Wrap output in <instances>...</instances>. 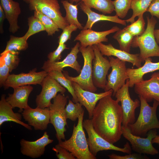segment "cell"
Here are the masks:
<instances>
[{
  "label": "cell",
  "mask_w": 159,
  "mask_h": 159,
  "mask_svg": "<svg viewBox=\"0 0 159 159\" xmlns=\"http://www.w3.org/2000/svg\"><path fill=\"white\" fill-rule=\"evenodd\" d=\"M19 52L8 51L0 54V60L3 61L9 68L10 72L16 68L19 64Z\"/></svg>",
  "instance_id": "cell-35"
},
{
  "label": "cell",
  "mask_w": 159,
  "mask_h": 159,
  "mask_svg": "<svg viewBox=\"0 0 159 159\" xmlns=\"http://www.w3.org/2000/svg\"><path fill=\"white\" fill-rule=\"evenodd\" d=\"M122 135L131 145L132 150L141 154L154 155L158 153V151L153 145L152 140L158 135L156 129L150 130L146 138L133 134L128 126H122Z\"/></svg>",
  "instance_id": "cell-8"
},
{
  "label": "cell",
  "mask_w": 159,
  "mask_h": 159,
  "mask_svg": "<svg viewBox=\"0 0 159 159\" xmlns=\"http://www.w3.org/2000/svg\"><path fill=\"white\" fill-rule=\"evenodd\" d=\"M13 109L6 100L5 95H2L0 100V126L5 122L11 121L20 124L28 130H32L31 126L21 121V115L14 113Z\"/></svg>",
  "instance_id": "cell-25"
},
{
  "label": "cell",
  "mask_w": 159,
  "mask_h": 159,
  "mask_svg": "<svg viewBox=\"0 0 159 159\" xmlns=\"http://www.w3.org/2000/svg\"><path fill=\"white\" fill-rule=\"evenodd\" d=\"M129 79L125 84L116 92V100L121 104L123 115L122 125L127 126L136 121L135 110L140 105V101L136 99L133 100L131 98L129 90Z\"/></svg>",
  "instance_id": "cell-9"
},
{
  "label": "cell",
  "mask_w": 159,
  "mask_h": 159,
  "mask_svg": "<svg viewBox=\"0 0 159 159\" xmlns=\"http://www.w3.org/2000/svg\"><path fill=\"white\" fill-rule=\"evenodd\" d=\"M52 150L56 153V155L59 159H76L71 153L60 146L59 144L53 147Z\"/></svg>",
  "instance_id": "cell-41"
},
{
  "label": "cell",
  "mask_w": 159,
  "mask_h": 159,
  "mask_svg": "<svg viewBox=\"0 0 159 159\" xmlns=\"http://www.w3.org/2000/svg\"><path fill=\"white\" fill-rule=\"evenodd\" d=\"M78 29L76 26L72 24L66 26L62 29V32L58 37L59 44H65L68 40L70 39L72 33Z\"/></svg>",
  "instance_id": "cell-39"
},
{
  "label": "cell",
  "mask_w": 159,
  "mask_h": 159,
  "mask_svg": "<svg viewBox=\"0 0 159 159\" xmlns=\"http://www.w3.org/2000/svg\"><path fill=\"white\" fill-rule=\"evenodd\" d=\"M21 113L24 120L35 130H46L50 123L49 107L42 109L37 107L32 108L29 106L24 109Z\"/></svg>",
  "instance_id": "cell-17"
},
{
  "label": "cell",
  "mask_w": 159,
  "mask_h": 159,
  "mask_svg": "<svg viewBox=\"0 0 159 159\" xmlns=\"http://www.w3.org/2000/svg\"><path fill=\"white\" fill-rule=\"evenodd\" d=\"M80 44L77 42L71 48L70 52L62 61L49 62L46 61L44 63L42 68L47 73L52 71H63L66 67H69L76 70L78 73L81 70V66L77 60V54L79 52Z\"/></svg>",
  "instance_id": "cell-18"
},
{
  "label": "cell",
  "mask_w": 159,
  "mask_h": 159,
  "mask_svg": "<svg viewBox=\"0 0 159 159\" xmlns=\"http://www.w3.org/2000/svg\"><path fill=\"white\" fill-rule=\"evenodd\" d=\"M68 98V96L59 94L53 98V102L49 107L50 123L55 129L58 142L65 140L64 133L66 131L65 126L67 125L65 108Z\"/></svg>",
  "instance_id": "cell-6"
},
{
  "label": "cell",
  "mask_w": 159,
  "mask_h": 159,
  "mask_svg": "<svg viewBox=\"0 0 159 159\" xmlns=\"http://www.w3.org/2000/svg\"><path fill=\"white\" fill-rule=\"evenodd\" d=\"M81 10L87 16L88 19L83 29H91L92 26L96 22L101 21H108L125 26V20L120 19L116 15L113 16H107L96 13L87 6L83 2L80 3Z\"/></svg>",
  "instance_id": "cell-26"
},
{
  "label": "cell",
  "mask_w": 159,
  "mask_h": 159,
  "mask_svg": "<svg viewBox=\"0 0 159 159\" xmlns=\"http://www.w3.org/2000/svg\"><path fill=\"white\" fill-rule=\"evenodd\" d=\"M82 106L79 102L74 103L69 100L68 104L65 108L67 118L72 121H75L78 119L80 115L84 112Z\"/></svg>",
  "instance_id": "cell-36"
},
{
  "label": "cell",
  "mask_w": 159,
  "mask_h": 159,
  "mask_svg": "<svg viewBox=\"0 0 159 159\" xmlns=\"http://www.w3.org/2000/svg\"><path fill=\"white\" fill-rule=\"evenodd\" d=\"M10 72L9 67L2 61L0 60V85L3 86Z\"/></svg>",
  "instance_id": "cell-43"
},
{
  "label": "cell",
  "mask_w": 159,
  "mask_h": 159,
  "mask_svg": "<svg viewBox=\"0 0 159 159\" xmlns=\"http://www.w3.org/2000/svg\"><path fill=\"white\" fill-rule=\"evenodd\" d=\"M112 95L100 99L94 109L92 120L94 128L105 140L114 144L122 135V112L121 105Z\"/></svg>",
  "instance_id": "cell-1"
},
{
  "label": "cell",
  "mask_w": 159,
  "mask_h": 159,
  "mask_svg": "<svg viewBox=\"0 0 159 159\" xmlns=\"http://www.w3.org/2000/svg\"><path fill=\"white\" fill-rule=\"evenodd\" d=\"M40 85L42 89L39 94L37 96L36 102L37 107L44 109L48 108L51 104V101L59 92L64 95L66 88L57 81L48 75L44 79Z\"/></svg>",
  "instance_id": "cell-12"
},
{
  "label": "cell",
  "mask_w": 159,
  "mask_h": 159,
  "mask_svg": "<svg viewBox=\"0 0 159 159\" xmlns=\"http://www.w3.org/2000/svg\"><path fill=\"white\" fill-rule=\"evenodd\" d=\"M152 0H132L131 8L133 11L131 17L125 20L126 22L133 23L137 16L143 15L147 10Z\"/></svg>",
  "instance_id": "cell-31"
},
{
  "label": "cell",
  "mask_w": 159,
  "mask_h": 159,
  "mask_svg": "<svg viewBox=\"0 0 159 159\" xmlns=\"http://www.w3.org/2000/svg\"><path fill=\"white\" fill-rule=\"evenodd\" d=\"M110 159H149L146 156L143 155L142 154L137 153L128 154V155L121 156L115 154L108 155Z\"/></svg>",
  "instance_id": "cell-42"
},
{
  "label": "cell",
  "mask_w": 159,
  "mask_h": 159,
  "mask_svg": "<svg viewBox=\"0 0 159 159\" xmlns=\"http://www.w3.org/2000/svg\"><path fill=\"white\" fill-rule=\"evenodd\" d=\"M0 0V5L9 24V31L10 32L14 33L20 28L18 24V18L21 13L19 4L13 0Z\"/></svg>",
  "instance_id": "cell-24"
},
{
  "label": "cell",
  "mask_w": 159,
  "mask_h": 159,
  "mask_svg": "<svg viewBox=\"0 0 159 159\" xmlns=\"http://www.w3.org/2000/svg\"><path fill=\"white\" fill-rule=\"evenodd\" d=\"M83 126L88 136L87 139L90 151L94 156L99 151L112 150L124 153H131L132 148L127 142L124 147L121 148L114 145L101 137L95 130L91 119L85 120L83 122Z\"/></svg>",
  "instance_id": "cell-7"
},
{
  "label": "cell",
  "mask_w": 159,
  "mask_h": 159,
  "mask_svg": "<svg viewBox=\"0 0 159 159\" xmlns=\"http://www.w3.org/2000/svg\"><path fill=\"white\" fill-rule=\"evenodd\" d=\"M95 58L93 61L92 81L96 87L104 89L107 82L106 76L111 67L109 59L104 57L97 45L92 46Z\"/></svg>",
  "instance_id": "cell-13"
},
{
  "label": "cell",
  "mask_w": 159,
  "mask_h": 159,
  "mask_svg": "<svg viewBox=\"0 0 159 159\" xmlns=\"http://www.w3.org/2000/svg\"><path fill=\"white\" fill-rule=\"evenodd\" d=\"M84 112L78 118L77 125L73 126L72 133L68 140L59 142L58 144L77 159H95V156L90 150L83 126Z\"/></svg>",
  "instance_id": "cell-3"
},
{
  "label": "cell",
  "mask_w": 159,
  "mask_h": 159,
  "mask_svg": "<svg viewBox=\"0 0 159 159\" xmlns=\"http://www.w3.org/2000/svg\"><path fill=\"white\" fill-rule=\"evenodd\" d=\"M116 32L113 37L118 43L120 49L130 53L134 37L124 28L119 29Z\"/></svg>",
  "instance_id": "cell-29"
},
{
  "label": "cell",
  "mask_w": 159,
  "mask_h": 159,
  "mask_svg": "<svg viewBox=\"0 0 159 159\" xmlns=\"http://www.w3.org/2000/svg\"><path fill=\"white\" fill-rule=\"evenodd\" d=\"M30 11L37 10L52 19L59 29L68 25L62 16L58 0H30L29 3Z\"/></svg>",
  "instance_id": "cell-10"
},
{
  "label": "cell",
  "mask_w": 159,
  "mask_h": 159,
  "mask_svg": "<svg viewBox=\"0 0 159 159\" xmlns=\"http://www.w3.org/2000/svg\"><path fill=\"white\" fill-rule=\"evenodd\" d=\"M152 16L159 19V0H152L147 10Z\"/></svg>",
  "instance_id": "cell-44"
},
{
  "label": "cell",
  "mask_w": 159,
  "mask_h": 159,
  "mask_svg": "<svg viewBox=\"0 0 159 159\" xmlns=\"http://www.w3.org/2000/svg\"><path fill=\"white\" fill-rule=\"evenodd\" d=\"M65 44H59L56 49L49 53L48 55L47 61L52 63L59 61L61 59L62 53L65 50L68 49Z\"/></svg>",
  "instance_id": "cell-40"
},
{
  "label": "cell",
  "mask_w": 159,
  "mask_h": 159,
  "mask_svg": "<svg viewBox=\"0 0 159 159\" xmlns=\"http://www.w3.org/2000/svg\"><path fill=\"white\" fill-rule=\"evenodd\" d=\"M112 70L107 76V82L104 89L105 91L113 90L114 96L117 91L125 84L128 77L127 73L125 62L112 56L109 57Z\"/></svg>",
  "instance_id": "cell-11"
},
{
  "label": "cell",
  "mask_w": 159,
  "mask_h": 159,
  "mask_svg": "<svg viewBox=\"0 0 159 159\" xmlns=\"http://www.w3.org/2000/svg\"><path fill=\"white\" fill-rule=\"evenodd\" d=\"M36 68L28 73L9 74L3 86L5 89L9 87L13 88L19 86L30 85H40L44 79L48 75L44 70L37 72Z\"/></svg>",
  "instance_id": "cell-15"
},
{
  "label": "cell",
  "mask_w": 159,
  "mask_h": 159,
  "mask_svg": "<svg viewBox=\"0 0 159 159\" xmlns=\"http://www.w3.org/2000/svg\"><path fill=\"white\" fill-rule=\"evenodd\" d=\"M81 0H68V1L71 3L73 4L74 3H77Z\"/></svg>",
  "instance_id": "cell-48"
},
{
  "label": "cell",
  "mask_w": 159,
  "mask_h": 159,
  "mask_svg": "<svg viewBox=\"0 0 159 159\" xmlns=\"http://www.w3.org/2000/svg\"><path fill=\"white\" fill-rule=\"evenodd\" d=\"M49 137L47 132H45L42 137L35 141L21 139L20 142L21 152L23 155L33 158L40 157L44 154L46 147L53 141Z\"/></svg>",
  "instance_id": "cell-19"
},
{
  "label": "cell",
  "mask_w": 159,
  "mask_h": 159,
  "mask_svg": "<svg viewBox=\"0 0 159 159\" xmlns=\"http://www.w3.org/2000/svg\"><path fill=\"white\" fill-rule=\"evenodd\" d=\"M150 57L146 59L144 64L136 69L127 68L129 87L132 88L136 83L143 80V77L147 73L159 70V62H152Z\"/></svg>",
  "instance_id": "cell-23"
},
{
  "label": "cell",
  "mask_w": 159,
  "mask_h": 159,
  "mask_svg": "<svg viewBox=\"0 0 159 159\" xmlns=\"http://www.w3.org/2000/svg\"><path fill=\"white\" fill-rule=\"evenodd\" d=\"M30 0H23V1L25 2L26 3H27V4H29V1Z\"/></svg>",
  "instance_id": "cell-49"
},
{
  "label": "cell",
  "mask_w": 159,
  "mask_h": 159,
  "mask_svg": "<svg viewBox=\"0 0 159 159\" xmlns=\"http://www.w3.org/2000/svg\"><path fill=\"white\" fill-rule=\"evenodd\" d=\"M153 143H156L159 145V136L158 135L154 138L152 141Z\"/></svg>",
  "instance_id": "cell-47"
},
{
  "label": "cell",
  "mask_w": 159,
  "mask_h": 159,
  "mask_svg": "<svg viewBox=\"0 0 159 159\" xmlns=\"http://www.w3.org/2000/svg\"><path fill=\"white\" fill-rule=\"evenodd\" d=\"M5 18L6 17L4 11L1 6L0 5V32L1 34H2L4 32V22Z\"/></svg>",
  "instance_id": "cell-45"
},
{
  "label": "cell",
  "mask_w": 159,
  "mask_h": 159,
  "mask_svg": "<svg viewBox=\"0 0 159 159\" xmlns=\"http://www.w3.org/2000/svg\"><path fill=\"white\" fill-rule=\"evenodd\" d=\"M147 26L141 35L134 37L131 47H138L140 49V58L142 62L149 57H159V46L157 43L154 34V28L157 23L156 19L152 16L147 17Z\"/></svg>",
  "instance_id": "cell-4"
},
{
  "label": "cell",
  "mask_w": 159,
  "mask_h": 159,
  "mask_svg": "<svg viewBox=\"0 0 159 159\" xmlns=\"http://www.w3.org/2000/svg\"><path fill=\"white\" fill-rule=\"evenodd\" d=\"M48 74L57 81L62 86L67 89L72 97V101L78 102L75 95L72 81L67 78L62 71H52L48 72Z\"/></svg>",
  "instance_id": "cell-30"
},
{
  "label": "cell",
  "mask_w": 159,
  "mask_h": 159,
  "mask_svg": "<svg viewBox=\"0 0 159 159\" xmlns=\"http://www.w3.org/2000/svg\"><path fill=\"white\" fill-rule=\"evenodd\" d=\"M150 77L136 84L135 92L148 102L154 100L159 102V72L153 73Z\"/></svg>",
  "instance_id": "cell-16"
},
{
  "label": "cell",
  "mask_w": 159,
  "mask_h": 159,
  "mask_svg": "<svg viewBox=\"0 0 159 159\" xmlns=\"http://www.w3.org/2000/svg\"><path fill=\"white\" fill-rule=\"evenodd\" d=\"M137 21H134L124 28L129 32L134 37L142 34L145 29V23L143 15L138 17Z\"/></svg>",
  "instance_id": "cell-37"
},
{
  "label": "cell",
  "mask_w": 159,
  "mask_h": 159,
  "mask_svg": "<svg viewBox=\"0 0 159 159\" xmlns=\"http://www.w3.org/2000/svg\"><path fill=\"white\" fill-rule=\"evenodd\" d=\"M132 0H115L113 1L116 15L119 18H124L131 8Z\"/></svg>",
  "instance_id": "cell-38"
},
{
  "label": "cell",
  "mask_w": 159,
  "mask_h": 159,
  "mask_svg": "<svg viewBox=\"0 0 159 159\" xmlns=\"http://www.w3.org/2000/svg\"><path fill=\"white\" fill-rule=\"evenodd\" d=\"M87 6L93 8L104 14H110L115 11L112 0H81Z\"/></svg>",
  "instance_id": "cell-28"
},
{
  "label": "cell",
  "mask_w": 159,
  "mask_h": 159,
  "mask_svg": "<svg viewBox=\"0 0 159 159\" xmlns=\"http://www.w3.org/2000/svg\"><path fill=\"white\" fill-rule=\"evenodd\" d=\"M61 3L65 10L64 17L68 24L74 25L79 29H83L84 27L78 19V5L74 4L67 0H62Z\"/></svg>",
  "instance_id": "cell-27"
},
{
  "label": "cell",
  "mask_w": 159,
  "mask_h": 159,
  "mask_svg": "<svg viewBox=\"0 0 159 159\" xmlns=\"http://www.w3.org/2000/svg\"><path fill=\"white\" fill-rule=\"evenodd\" d=\"M28 47L27 40L24 37H19L11 35L7 42L5 50L1 53L2 54L8 51H19L26 50Z\"/></svg>",
  "instance_id": "cell-32"
},
{
  "label": "cell",
  "mask_w": 159,
  "mask_h": 159,
  "mask_svg": "<svg viewBox=\"0 0 159 159\" xmlns=\"http://www.w3.org/2000/svg\"><path fill=\"white\" fill-rule=\"evenodd\" d=\"M14 91L12 94H9L6 98V101L13 108H19V112H22L24 109L29 106L28 104L29 97L33 90L30 85L22 86L13 88Z\"/></svg>",
  "instance_id": "cell-22"
},
{
  "label": "cell",
  "mask_w": 159,
  "mask_h": 159,
  "mask_svg": "<svg viewBox=\"0 0 159 159\" xmlns=\"http://www.w3.org/2000/svg\"><path fill=\"white\" fill-rule=\"evenodd\" d=\"M84 59V64L79 75L75 77L69 76L66 71H63L65 77L72 81L77 83L82 88L95 92L97 90L92 81V62L95 55L92 46L79 47Z\"/></svg>",
  "instance_id": "cell-5"
},
{
  "label": "cell",
  "mask_w": 159,
  "mask_h": 159,
  "mask_svg": "<svg viewBox=\"0 0 159 159\" xmlns=\"http://www.w3.org/2000/svg\"><path fill=\"white\" fill-rule=\"evenodd\" d=\"M72 82L78 102L86 108L89 119L92 117L93 112L97 102L103 97L112 95L113 91L112 90L100 93H95L84 90L74 82L72 81Z\"/></svg>",
  "instance_id": "cell-14"
},
{
  "label": "cell",
  "mask_w": 159,
  "mask_h": 159,
  "mask_svg": "<svg viewBox=\"0 0 159 159\" xmlns=\"http://www.w3.org/2000/svg\"><path fill=\"white\" fill-rule=\"evenodd\" d=\"M117 26H114L106 31L97 32L92 29H83L75 37L74 41L80 42V46L87 47L97 45L103 42H107V36L117 32L119 29Z\"/></svg>",
  "instance_id": "cell-20"
},
{
  "label": "cell",
  "mask_w": 159,
  "mask_h": 159,
  "mask_svg": "<svg viewBox=\"0 0 159 159\" xmlns=\"http://www.w3.org/2000/svg\"><path fill=\"white\" fill-rule=\"evenodd\" d=\"M34 15L41 21L48 36H52L59 31V28L57 25L48 16L37 10L34 11Z\"/></svg>",
  "instance_id": "cell-33"
},
{
  "label": "cell",
  "mask_w": 159,
  "mask_h": 159,
  "mask_svg": "<svg viewBox=\"0 0 159 159\" xmlns=\"http://www.w3.org/2000/svg\"><path fill=\"white\" fill-rule=\"evenodd\" d=\"M154 34L156 42L159 46V29L154 30Z\"/></svg>",
  "instance_id": "cell-46"
},
{
  "label": "cell",
  "mask_w": 159,
  "mask_h": 159,
  "mask_svg": "<svg viewBox=\"0 0 159 159\" xmlns=\"http://www.w3.org/2000/svg\"><path fill=\"white\" fill-rule=\"evenodd\" d=\"M97 46L103 55L116 57L122 61L132 64L133 67L135 66L137 68L142 66V62L139 54H132L120 49H117L111 44L106 45L100 43Z\"/></svg>",
  "instance_id": "cell-21"
},
{
  "label": "cell",
  "mask_w": 159,
  "mask_h": 159,
  "mask_svg": "<svg viewBox=\"0 0 159 159\" xmlns=\"http://www.w3.org/2000/svg\"><path fill=\"white\" fill-rule=\"evenodd\" d=\"M29 28L23 36L27 40L32 35L42 31H45V29L40 20L34 15L28 18Z\"/></svg>",
  "instance_id": "cell-34"
},
{
  "label": "cell",
  "mask_w": 159,
  "mask_h": 159,
  "mask_svg": "<svg viewBox=\"0 0 159 159\" xmlns=\"http://www.w3.org/2000/svg\"><path fill=\"white\" fill-rule=\"evenodd\" d=\"M138 97L140 101L139 115L137 120L128 126L133 134L143 136L151 130L159 129V121L156 114L159 102L154 100L153 105L151 106L142 97Z\"/></svg>",
  "instance_id": "cell-2"
}]
</instances>
